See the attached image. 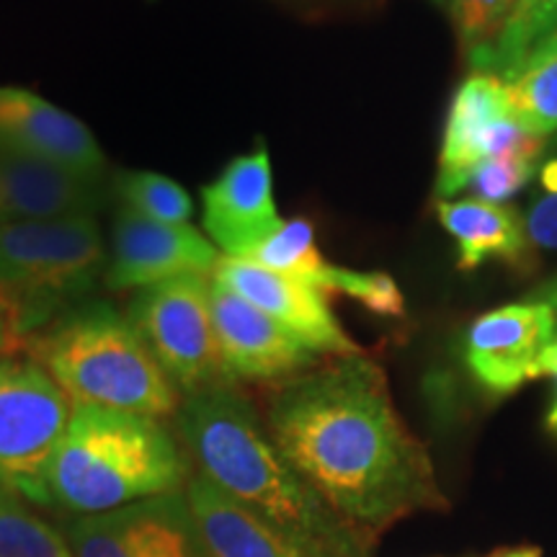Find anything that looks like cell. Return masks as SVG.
Wrapping results in <instances>:
<instances>
[{
	"label": "cell",
	"mask_w": 557,
	"mask_h": 557,
	"mask_svg": "<svg viewBox=\"0 0 557 557\" xmlns=\"http://www.w3.org/2000/svg\"><path fill=\"white\" fill-rule=\"evenodd\" d=\"M267 429L292 468L369 540L421 511H444L434 459L364 354L331 357L284 380Z\"/></svg>",
	"instance_id": "cell-1"
},
{
	"label": "cell",
	"mask_w": 557,
	"mask_h": 557,
	"mask_svg": "<svg viewBox=\"0 0 557 557\" xmlns=\"http://www.w3.org/2000/svg\"><path fill=\"white\" fill-rule=\"evenodd\" d=\"M173 421L194 475L310 557H372V540L341 519L292 468L238 387L218 385L186 395Z\"/></svg>",
	"instance_id": "cell-2"
},
{
	"label": "cell",
	"mask_w": 557,
	"mask_h": 557,
	"mask_svg": "<svg viewBox=\"0 0 557 557\" xmlns=\"http://www.w3.org/2000/svg\"><path fill=\"white\" fill-rule=\"evenodd\" d=\"M186 483L189 462L160 418L73 403L41 478V500L73 517H96Z\"/></svg>",
	"instance_id": "cell-3"
},
{
	"label": "cell",
	"mask_w": 557,
	"mask_h": 557,
	"mask_svg": "<svg viewBox=\"0 0 557 557\" xmlns=\"http://www.w3.org/2000/svg\"><path fill=\"white\" fill-rule=\"evenodd\" d=\"M26 341L29 357L65 393L70 406L83 403L160 421L176 416L178 389L129 318L111 305H78Z\"/></svg>",
	"instance_id": "cell-4"
},
{
	"label": "cell",
	"mask_w": 557,
	"mask_h": 557,
	"mask_svg": "<svg viewBox=\"0 0 557 557\" xmlns=\"http://www.w3.org/2000/svg\"><path fill=\"white\" fill-rule=\"evenodd\" d=\"M107 274L96 214L0 225V315L18 341L78 308Z\"/></svg>",
	"instance_id": "cell-5"
},
{
	"label": "cell",
	"mask_w": 557,
	"mask_h": 557,
	"mask_svg": "<svg viewBox=\"0 0 557 557\" xmlns=\"http://www.w3.org/2000/svg\"><path fill=\"white\" fill-rule=\"evenodd\" d=\"M212 278L186 274L137 289L127 318L181 398L218 385H235L220 359L209 302Z\"/></svg>",
	"instance_id": "cell-6"
},
{
	"label": "cell",
	"mask_w": 557,
	"mask_h": 557,
	"mask_svg": "<svg viewBox=\"0 0 557 557\" xmlns=\"http://www.w3.org/2000/svg\"><path fill=\"white\" fill-rule=\"evenodd\" d=\"M67 416L65 393L29 354H0V480L41 500V478Z\"/></svg>",
	"instance_id": "cell-7"
},
{
	"label": "cell",
	"mask_w": 557,
	"mask_h": 557,
	"mask_svg": "<svg viewBox=\"0 0 557 557\" xmlns=\"http://www.w3.org/2000/svg\"><path fill=\"white\" fill-rule=\"evenodd\" d=\"M73 557H207L186 487L62 524Z\"/></svg>",
	"instance_id": "cell-8"
},
{
	"label": "cell",
	"mask_w": 557,
	"mask_h": 557,
	"mask_svg": "<svg viewBox=\"0 0 557 557\" xmlns=\"http://www.w3.org/2000/svg\"><path fill=\"white\" fill-rule=\"evenodd\" d=\"M532 137L513 122L508 111L506 83L487 73L470 75L457 88L444 129L436 173L438 201L462 191L472 169L483 160L519 150Z\"/></svg>",
	"instance_id": "cell-9"
},
{
	"label": "cell",
	"mask_w": 557,
	"mask_h": 557,
	"mask_svg": "<svg viewBox=\"0 0 557 557\" xmlns=\"http://www.w3.org/2000/svg\"><path fill=\"white\" fill-rule=\"evenodd\" d=\"M220 253L197 227L156 222L122 207L107 253V287L145 289L186 274H212Z\"/></svg>",
	"instance_id": "cell-10"
},
{
	"label": "cell",
	"mask_w": 557,
	"mask_h": 557,
	"mask_svg": "<svg viewBox=\"0 0 557 557\" xmlns=\"http://www.w3.org/2000/svg\"><path fill=\"white\" fill-rule=\"evenodd\" d=\"M557 336L547 302H513L478 318L465 341V361L491 395H511L540 377V361Z\"/></svg>",
	"instance_id": "cell-11"
},
{
	"label": "cell",
	"mask_w": 557,
	"mask_h": 557,
	"mask_svg": "<svg viewBox=\"0 0 557 557\" xmlns=\"http://www.w3.org/2000/svg\"><path fill=\"white\" fill-rule=\"evenodd\" d=\"M220 359L233 382H284L318 364V354L225 284L209 287Z\"/></svg>",
	"instance_id": "cell-12"
},
{
	"label": "cell",
	"mask_w": 557,
	"mask_h": 557,
	"mask_svg": "<svg viewBox=\"0 0 557 557\" xmlns=\"http://www.w3.org/2000/svg\"><path fill=\"white\" fill-rule=\"evenodd\" d=\"M212 278L225 284L284 331L302 341L318 357H354L361 348L341 329L325 292L297 278L276 274L243 259L220 256Z\"/></svg>",
	"instance_id": "cell-13"
},
{
	"label": "cell",
	"mask_w": 557,
	"mask_h": 557,
	"mask_svg": "<svg viewBox=\"0 0 557 557\" xmlns=\"http://www.w3.org/2000/svg\"><path fill=\"white\" fill-rule=\"evenodd\" d=\"M205 230L214 248L230 259H246L284 225L274 201L269 150L235 158L212 184L201 189Z\"/></svg>",
	"instance_id": "cell-14"
},
{
	"label": "cell",
	"mask_w": 557,
	"mask_h": 557,
	"mask_svg": "<svg viewBox=\"0 0 557 557\" xmlns=\"http://www.w3.org/2000/svg\"><path fill=\"white\" fill-rule=\"evenodd\" d=\"M0 145L88 178H101L107 169L86 124L24 88L0 86Z\"/></svg>",
	"instance_id": "cell-15"
},
{
	"label": "cell",
	"mask_w": 557,
	"mask_h": 557,
	"mask_svg": "<svg viewBox=\"0 0 557 557\" xmlns=\"http://www.w3.org/2000/svg\"><path fill=\"white\" fill-rule=\"evenodd\" d=\"M101 205V178L0 145V225L96 214Z\"/></svg>",
	"instance_id": "cell-16"
},
{
	"label": "cell",
	"mask_w": 557,
	"mask_h": 557,
	"mask_svg": "<svg viewBox=\"0 0 557 557\" xmlns=\"http://www.w3.org/2000/svg\"><path fill=\"white\" fill-rule=\"evenodd\" d=\"M186 500L207 557H310L205 478L189 475Z\"/></svg>",
	"instance_id": "cell-17"
},
{
	"label": "cell",
	"mask_w": 557,
	"mask_h": 557,
	"mask_svg": "<svg viewBox=\"0 0 557 557\" xmlns=\"http://www.w3.org/2000/svg\"><path fill=\"white\" fill-rule=\"evenodd\" d=\"M436 214L457 240V267L462 271L478 269L491 256L513 267L529 261L524 220L511 207L480 199H444L436 201Z\"/></svg>",
	"instance_id": "cell-18"
},
{
	"label": "cell",
	"mask_w": 557,
	"mask_h": 557,
	"mask_svg": "<svg viewBox=\"0 0 557 557\" xmlns=\"http://www.w3.org/2000/svg\"><path fill=\"white\" fill-rule=\"evenodd\" d=\"M0 557H73L62 529L50 524L32 500L0 480Z\"/></svg>",
	"instance_id": "cell-19"
},
{
	"label": "cell",
	"mask_w": 557,
	"mask_h": 557,
	"mask_svg": "<svg viewBox=\"0 0 557 557\" xmlns=\"http://www.w3.org/2000/svg\"><path fill=\"white\" fill-rule=\"evenodd\" d=\"M243 261L292 276L297 282L312 284L320 292H323L325 276H329L331 269V263H325L315 246V230L302 218L284 222L269 240L250 250Z\"/></svg>",
	"instance_id": "cell-20"
},
{
	"label": "cell",
	"mask_w": 557,
	"mask_h": 557,
	"mask_svg": "<svg viewBox=\"0 0 557 557\" xmlns=\"http://www.w3.org/2000/svg\"><path fill=\"white\" fill-rule=\"evenodd\" d=\"M506 101L513 122L534 137L557 129V54L529 62L506 83Z\"/></svg>",
	"instance_id": "cell-21"
},
{
	"label": "cell",
	"mask_w": 557,
	"mask_h": 557,
	"mask_svg": "<svg viewBox=\"0 0 557 557\" xmlns=\"http://www.w3.org/2000/svg\"><path fill=\"white\" fill-rule=\"evenodd\" d=\"M124 209L156 222L186 225L194 214V201L184 186L152 171H129L120 178Z\"/></svg>",
	"instance_id": "cell-22"
},
{
	"label": "cell",
	"mask_w": 557,
	"mask_h": 557,
	"mask_svg": "<svg viewBox=\"0 0 557 557\" xmlns=\"http://www.w3.org/2000/svg\"><path fill=\"white\" fill-rule=\"evenodd\" d=\"M540 152L542 137H532L529 143L521 145L519 150H511L498 158H487L472 169L465 189H472V194H475L480 201L500 205V201L513 197V194L532 178Z\"/></svg>",
	"instance_id": "cell-23"
},
{
	"label": "cell",
	"mask_w": 557,
	"mask_h": 557,
	"mask_svg": "<svg viewBox=\"0 0 557 557\" xmlns=\"http://www.w3.org/2000/svg\"><path fill=\"white\" fill-rule=\"evenodd\" d=\"M323 292L325 295L338 292V295L354 297L367 310H372L374 315L400 318L403 310H406V299H403V292L395 284V278L380 274V271H351L331 267Z\"/></svg>",
	"instance_id": "cell-24"
},
{
	"label": "cell",
	"mask_w": 557,
	"mask_h": 557,
	"mask_svg": "<svg viewBox=\"0 0 557 557\" xmlns=\"http://www.w3.org/2000/svg\"><path fill=\"white\" fill-rule=\"evenodd\" d=\"M438 3L449 11L459 39L472 54L498 37L517 0H438Z\"/></svg>",
	"instance_id": "cell-25"
},
{
	"label": "cell",
	"mask_w": 557,
	"mask_h": 557,
	"mask_svg": "<svg viewBox=\"0 0 557 557\" xmlns=\"http://www.w3.org/2000/svg\"><path fill=\"white\" fill-rule=\"evenodd\" d=\"M527 240L540 248H557V194H547L529 207L524 218Z\"/></svg>",
	"instance_id": "cell-26"
},
{
	"label": "cell",
	"mask_w": 557,
	"mask_h": 557,
	"mask_svg": "<svg viewBox=\"0 0 557 557\" xmlns=\"http://www.w3.org/2000/svg\"><path fill=\"white\" fill-rule=\"evenodd\" d=\"M540 377H553L557 382V336H555L553 344L547 346V351L542 354ZM547 431L553 436H557V393H555L553 406H549V410H547Z\"/></svg>",
	"instance_id": "cell-27"
},
{
	"label": "cell",
	"mask_w": 557,
	"mask_h": 557,
	"mask_svg": "<svg viewBox=\"0 0 557 557\" xmlns=\"http://www.w3.org/2000/svg\"><path fill=\"white\" fill-rule=\"evenodd\" d=\"M16 346H21V341L16 338V333L11 331L9 320L0 315V354L16 351Z\"/></svg>",
	"instance_id": "cell-28"
},
{
	"label": "cell",
	"mask_w": 557,
	"mask_h": 557,
	"mask_svg": "<svg viewBox=\"0 0 557 557\" xmlns=\"http://www.w3.org/2000/svg\"><path fill=\"white\" fill-rule=\"evenodd\" d=\"M542 186H545L547 194H557V158L549 160V163L540 173Z\"/></svg>",
	"instance_id": "cell-29"
},
{
	"label": "cell",
	"mask_w": 557,
	"mask_h": 557,
	"mask_svg": "<svg viewBox=\"0 0 557 557\" xmlns=\"http://www.w3.org/2000/svg\"><path fill=\"white\" fill-rule=\"evenodd\" d=\"M553 54H557V32L547 41H542L537 50H534L532 58H529V62L542 60V58H553ZM529 62H527V65H529Z\"/></svg>",
	"instance_id": "cell-30"
},
{
	"label": "cell",
	"mask_w": 557,
	"mask_h": 557,
	"mask_svg": "<svg viewBox=\"0 0 557 557\" xmlns=\"http://www.w3.org/2000/svg\"><path fill=\"white\" fill-rule=\"evenodd\" d=\"M491 557H542L537 547H511L500 549V553H493Z\"/></svg>",
	"instance_id": "cell-31"
},
{
	"label": "cell",
	"mask_w": 557,
	"mask_h": 557,
	"mask_svg": "<svg viewBox=\"0 0 557 557\" xmlns=\"http://www.w3.org/2000/svg\"><path fill=\"white\" fill-rule=\"evenodd\" d=\"M540 302H547L549 308H553V312H555V318H557V278L553 284H549V287L542 292V299Z\"/></svg>",
	"instance_id": "cell-32"
}]
</instances>
